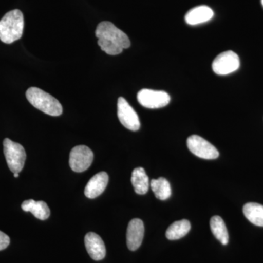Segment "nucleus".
<instances>
[{
  "mask_svg": "<svg viewBox=\"0 0 263 263\" xmlns=\"http://www.w3.org/2000/svg\"><path fill=\"white\" fill-rule=\"evenodd\" d=\"M95 35L102 51L112 56L122 53L131 45L127 34L111 22H103L99 24Z\"/></svg>",
  "mask_w": 263,
  "mask_h": 263,
  "instance_id": "f257e3e1",
  "label": "nucleus"
},
{
  "mask_svg": "<svg viewBox=\"0 0 263 263\" xmlns=\"http://www.w3.org/2000/svg\"><path fill=\"white\" fill-rule=\"evenodd\" d=\"M24 27V15L19 10L8 12L0 20V41L11 44L22 38Z\"/></svg>",
  "mask_w": 263,
  "mask_h": 263,
  "instance_id": "f03ea898",
  "label": "nucleus"
},
{
  "mask_svg": "<svg viewBox=\"0 0 263 263\" xmlns=\"http://www.w3.org/2000/svg\"><path fill=\"white\" fill-rule=\"evenodd\" d=\"M26 97L32 106L43 113L52 117L62 115L63 109L61 103L43 90L37 87L29 88L26 92Z\"/></svg>",
  "mask_w": 263,
  "mask_h": 263,
  "instance_id": "7ed1b4c3",
  "label": "nucleus"
},
{
  "mask_svg": "<svg viewBox=\"0 0 263 263\" xmlns=\"http://www.w3.org/2000/svg\"><path fill=\"white\" fill-rule=\"evenodd\" d=\"M4 155L8 167L13 174H19L24 168L27 155L22 145L5 138L3 141Z\"/></svg>",
  "mask_w": 263,
  "mask_h": 263,
  "instance_id": "20e7f679",
  "label": "nucleus"
},
{
  "mask_svg": "<svg viewBox=\"0 0 263 263\" xmlns=\"http://www.w3.org/2000/svg\"><path fill=\"white\" fill-rule=\"evenodd\" d=\"M186 144L189 150L199 158L205 160H215L219 156L215 146L202 137L193 135L189 137Z\"/></svg>",
  "mask_w": 263,
  "mask_h": 263,
  "instance_id": "39448f33",
  "label": "nucleus"
},
{
  "mask_svg": "<svg viewBox=\"0 0 263 263\" xmlns=\"http://www.w3.org/2000/svg\"><path fill=\"white\" fill-rule=\"evenodd\" d=\"M138 103L149 109L163 108L171 102V97L164 91L143 89L138 93Z\"/></svg>",
  "mask_w": 263,
  "mask_h": 263,
  "instance_id": "423d86ee",
  "label": "nucleus"
},
{
  "mask_svg": "<svg viewBox=\"0 0 263 263\" xmlns=\"http://www.w3.org/2000/svg\"><path fill=\"white\" fill-rule=\"evenodd\" d=\"M94 160V154L89 147L80 145L71 150L69 163L71 169L77 173L86 171Z\"/></svg>",
  "mask_w": 263,
  "mask_h": 263,
  "instance_id": "0eeeda50",
  "label": "nucleus"
},
{
  "mask_svg": "<svg viewBox=\"0 0 263 263\" xmlns=\"http://www.w3.org/2000/svg\"><path fill=\"white\" fill-rule=\"evenodd\" d=\"M240 60L235 52H223L216 57L212 64L213 71L219 76H226L239 68Z\"/></svg>",
  "mask_w": 263,
  "mask_h": 263,
  "instance_id": "6e6552de",
  "label": "nucleus"
},
{
  "mask_svg": "<svg viewBox=\"0 0 263 263\" xmlns=\"http://www.w3.org/2000/svg\"><path fill=\"white\" fill-rule=\"evenodd\" d=\"M117 114L121 124L129 130L138 131L141 127L139 117L136 110L122 97L118 100Z\"/></svg>",
  "mask_w": 263,
  "mask_h": 263,
  "instance_id": "1a4fd4ad",
  "label": "nucleus"
},
{
  "mask_svg": "<svg viewBox=\"0 0 263 263\" xmlns=\"http://www.w3.org/2000/svg\"><path fill=\"white\" fill-rule=\"evenodd\" d=\"M144 224L140 219L129 221L127 231V245L131 251H136L141 247L144 237Z\"/></svg>",
  "mask_w": 263,
  "mask_h": 263,
  "instance_id": "9d476101",
  "label": "nucleus"
},
{
  "mask_svg": "<svg viewBox=\"0 0 263 263\" xmlns=\"http://www.w3.org/2000/svg\"><path fill=\"white\" fill-rule=\"evenodd\" d=\"M85 247L91 259L102 260L106 255V249L101 237L96 233H87L84 238Z\"/></svg>",
  "mask_w": 263,
  "mask_h": 263,
  "instance_id": "9b49d317",
  "label": "nucleus"
},
{
  "mask_svg": "<svg viewBox=\"0 0 263 263\" xmlns=\"http://www.w3.org/2000/svg\"><path fill=\"white\" fill-rule=\"evenodd\" d=\"M108 175L100 172L95 175L85 187L84 194L89 199L96 198L105 191L108 183Z\"/></svg>",
  "mask_w": 263,
  "mask_h": 263,
  "instance_id": "f8f14e48",
  "label": "nucleus"
},
{
  "mask_svg": "<svg viewBox=\"0 0 263 263\" xmlns=\"http://www.w3.org/2000/svg\"><path fill=\"white\" fill-rule=\"evenodd\" d=\"M214 17V11L205 5L196 7L185 15V21L190 25H197L209 22Z\"/></svg>",
  "mask_w": 263,
  "mask_h": 263,
  "instance_id": "ddd939ff",
  "label": "nucleus"
},
{
  "mask_svg": "<svg viewBox=\"0 0 263 263\" xmlns=\"http://www.w3.org/2000/svg\"><path fill=\"white\" fill-rule=\"evenodd\" d=\"M22 209L26 212H31L38 219L46 220L50 216L49 208L43 201H35L34 200H25L22 204Z\"/></svg>",
  "mask_w": 263,
  "mask_h": 263,
  "instance_id": "4468645a",
  "label": "nucleus"
},
{
  "mask_svg": "<svg viewBox=\"0 0 263 263\" xmlns=\"http://www.w3.org/2000/svg\"><path fill=\"white\" fill-rule=\"evenodd\" d=\"M131 182L135 191L138 195H145L148 193L150 186L149 179L143 167H137L133 170Z\"/></svg>",
  "mask_w": 263,
  "mask_h": 263,
  "instance_id": "2eb2a0df",
  "label": "nucleus"
},
{
  "mask_svg": "<svg viewBox=\"0 0 263 263\" xmlns=\"http://www.w3.org/2000/svg\"><path fill=\"white\" fill-rule=\"evenodd\" d=\"M245 217L256 226L263 227V205L256 202H249L243 208Z\"/></svg>",
  "mask_w": 263,
  "mask_h": 263,
  "instance_id": "dca6fc26",
  "label": "nucleus"
},
{
  "mask_svg": "<svg viewBox=\"0 0 263 263\" xmlns=\"http://www.w3.org/2000/svg\"><path fill=\"white\" fill-rule=\"evenodd\" d=\"M211 230L214 237L221 245H227L229 242V234L224 220L219 216H213L210 220Z\"/></svg>",
  "mask_w": 263,
  "mask_h": 263,
  "instance_id": "f3484780",
  "label": "nucleus"
},
{
  "mask_svg": "<svg viewBox=\"0 0 263 263\" xmlns=\"http://www.w3.org/2000/svg\"><path fill=\"white\" fill-rule=\"evenodd\" d=\"M191 229V224L186 219L175 221L167 228L166 238L168 240H179L188 234Z\"/></svg>",
  "mask_w": 263,
  "mask_h": 263,
  "instance_id": "a211bd4d",
  "label": "nucleus"
},
{
  "mask_svg": "<svg viewBox=\"0 0 263 263\" xmlns=\"http://www.w3.org/2000/svg\"><path fill=\"white\" fill-rule=\"evenodd\" d=\"M150 186L155 197L160 200H165L171 196V187L169 181L163 177L150 181Z\"/></svg>",
  "mask_w": 263,
  "mask_h": 263,
  "instance_id": "6ab92c4d",
  "label": "nucleus"
},
{
  "mask_svg": "<svg viewBox=\"0 0 263 263\" xmlns=\"http://www.w3.org/2000/svg\"><path fill=\"white\" fill-rule=\"evenodd\" d=\"M10 239L8 235L0 231V251L4 250L9 246Z\"/></svg>",
  "mask_w": 263,
  "mask_h": 263,
  "instance_id": "aec40b11",
  "label": "nucleus"
},
{
  "mask_svg": "<svg viewBox=\"0 0 263 263\" xmlns=\"http://www.w3.org/2000/svg\"><path fill=\"white\" fill-rule=\"evenodd\" d=\"M19 175L18 174H14V177L15 178H18Z\"/></svg>",
  "mask_w": 263,
  "mask_h": 263,
  "instance_id": "412c9836",
  "label": "nucleus"
},
{
  "mask_svg": "<svg viewBox=\"0 0 263 263\" xmlns=\"http://www.w3.org/2000/svg\"><path fill=\"white\" fill-rule=\"evenodd\" d=\"M261 3H262V6H263V0H261Z\"/></svg>",
  "mask_w": 263,
  "mask_h": 263,
  "instance_id": "4be33fe9",
  "label": "nucleus"
}]
</instances>
